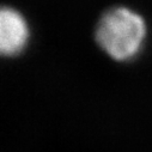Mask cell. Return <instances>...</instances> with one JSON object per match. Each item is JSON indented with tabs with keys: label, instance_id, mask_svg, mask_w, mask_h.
I'll return each mask as SVG.
<instances>
[{
	"label": "cell",
	"instance_id": "1",
	"mask_svg": "<svg viewBox=\"0 0 152 152\" xmlns=\"http://www.w3.org/2000/svg\"><path fill=\"white\" fill-rule=\"evenodd\" d=\"M146 35L144 19L127 7H115L99 20L96 40L113 59L128 60L140 50Z\"/></svg>",
	"mask_w": 152,
	"mask_h": 152
},
{
	"label": "cell",
	"instance_id": "2",
	"mask_svg": "<svg viewBox=\"0 0 152 152\" xmlns=\"http://www.w3.org/2000/svg\"><path fill=\"white\" fill-rule=\"evenodd\" d=\"M29 39V28L24 17L13 9L0 7V55L20 53Z\"/></svg>",
	"mask_w": 152,
	"mask_h": 152
}]
</instances>
